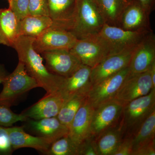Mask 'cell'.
<instances>
[{
  "instance_id": "1",
  "label": "cell",
  "mask_w": 155,
  "mask_h": 155,
  "mask_svg": "<svg viewBox=\"0 0 155 155\" xmlns=\"http://www.w3.org/2000/svg\"><path fill=\"white\" fill-rule=\"evenodd\" d=\"M35 38L19 36L13 48L18 54L19 61L22 62L27 73L36 80L40 87L47 93L57 92L61 89L65 78L50 72L43 63V59L34 48Z\"/></svg>"
},
{
  "instance_id": "2",
  "label": "cell",
  "mask_w": 155,
  "mask_h": 155,
  "mask_svg": "<svg viewBox=\"0 0 155 155\" xmlns=\"http://www.w3.org/2000/svg\"><path fill=\"white\" fill-rule=\"evenodd\" d=\"M155 110V90L123 106L120 123L124 138L132 137L152 113Z\"/></svg>"
},
{
  "instance_id": "3",
  "label": "cell",
  "mask_w": 155,
  "mask_h": 155,
  "mask_svg": "<svg viewBox=\"0 0 155 155\" xmlns=\"http://www.w3.org/2000/svg\"><path fill=\"white\" fill-rule=\"evenodd\" d=\"M104 24L94 0H77L75 22L70 32L77 39L99 34Z\"/></svg>"
},
{
  "instance_id": "4",
  "label": "cell",
  "mask_w": 155,
  "mask_h": 155,
  "mask_svg": "<svg viewBox=\"0 0 155 155\" xmlns=\"http://www.w3.org/2000/svg\"><path fill=\"white\" fill-rule=\"evenodd\" d=\"M2 84L0 103L10 107L26 93L40 87L37 81L27 73L24 64L19 61L14 71L7 75Z\"/></svg>"
},
{
  "instance_id": "5",
  "label": "cell",
  "mask_w": 155,
  "mask_h": 155,
  "mask_svg": "<svg viewBox=\"0 0 155 155\" xmlns=\"http://www.w3.org/2000/svg\"><path fill=\"white\" fill-rule=\"evenodd\" d=\"M70 51L84 65L92 68L110 55V51L107 41L99 35L78 39Z\"/></svg>"
},
{
  "instance_id": "6",
  "label": "cell",
  "mask_w": 155,
  "mask_h": 155,
  "mask_svg": "<svg viewBox=\"0 0 155 155\" xmlns=\"http://www.w3.org/2000/svg\"><path fill=\"white\" fill-rule=\"evenodd\" d=\"M151 30H127L105 23L99 35L107 43L110 51V55H111L135 48Z\"/></svg>"
},
{
  "instance_id": "7",
  "label": "cell",
  "mask_w": 155,
  "mask_h": 155,
  "mask_svg": "<svg viewBox=\"0 0 155 155\" xmlns=\"http://www.w3.org/2000/svg\"><path fill=\"white\" fill-rule=\"evenodd\" d=\"M123 108V105L114 100L94 108L90 136L95 137L103 131L119 124Z\"/></svg>"
},
{
  "instance_id": "8",
  "label": "cell",
  "mask_w": 155,
  "mask_h": 155,
  "mask_svg": "<svg viewBox=\"0 0 155 155\" xmlns=\"http://www.w3.org/2000/svg\"><path fill=\"white\" fill-rule=\"evenodd\" d=\"M152 89L150 69L142 73L128 74L114 100L124 106L133 100L148 94Z\"/></svg>"
},
{
  "instance_id": "9",
  "label": "cell",
  "mask_w": 155,
  "mask_h": 155,
  "mask_svg": "<svg viewBox=\"0 0 155 155\" xmlns=\"http://www.w3.org/2000/svg\"><path fill=\"white\" fill-rule=\"evenodd\" d=\"M129 74L128 67L92 86L87 100L94 108L115 99L116 94Z\"/></svg>"
},
{
  "instance_id": "10",
  "label": "cell",
  "mask_w": 155,
  "mask_h": 155,
  "mask_svg": "<svg viewBox=\"0 0 155 155\" xmlns=\"http://www.w3.org/2000/svg\"><path fill=\"white\" fill-rule=\"evenodd\" d=\"M77 40L70 31L51 27L35 38L33 46L39 54L56 50H70Z\"/></svg>"
},
{
  "instance_id": "11",
  "label": "cell",
  "mask_w": 155,
  "mask_h": 155,
  "mask_svg": "<svg viewBox=\"0 0 155 155\" xmlns=\"http://www.w3.org/2000/svg\"><path fill=\"white\" fill-rule=\"evenodd\" d=\"M41 54L48 71L65 78L70 77L83 65L69 50H56Z\"/></svg>"
},
{
  "instance_id": "12",
  "label": "cell",
  "mask_w": 155,
  "mask_h": 155,
  "mask_svg": "<svg viewBox=\"0 0 155 155\" xmlns=\"http://www.w3.org/2000/svg\"><path fill=\"white\" fill-rule=\"evenodd\" d=\"M135 47L110 55L95 67L91 68V80L92 86L128 67Z\"/></svg>"
},
{
  "instance_id": "13",
  "label": "cell",
  "mask_w": 155,
  "mask_h": 155,
  "mask_svg": "<svg viewBox=\"0 0 155 155\" xmlns=\"http://www.w3.org/2000/svg\"><path fill=\"white\" fill-rule=\"evenodd\" d=\"M155 62V36L151 30L137 45L128 68L129 75L139 74L150 69Z\"/></svg>"
},
{
  "instance_id": "14",
  "label": "cell",
  "mask_w": 155,
  "mask_h": 155,
  "mask_svg": "<svg viewBox=\"0 0 155 155\" xmlns=\"http://www.w3.org/2000/svg\"><path fill=\"white\" fill-rule=\"evenodd\" d=\"M52 28L71 31L76 13L77 0H47Z\"/></svg>"
},
{
  "instance_id": "15",
  "label": "cell",
  "mask_w": 155,
  "mask_h": 155,
  "mask_svg": "<svg viewBox=\"0 0 155 155\" xmlns=\"http://www.w3.org/2000/svg\"><path fill=\"white\" fill-rule=\"evenodd\" d=\"M24 122L22 126L25 131L47 138L53 143L69 134V127L61 123L57 116L38 120L28 118Z\"/></svg>"
},
{
  "instance_id": "16",
  "label": "cell",
  "mask_w": 155,
  "mask_h": 155,
  "mask_svg": "<svg viewBox=\"0 0 155 155\" xmlns=\"http://www.w3.org/2000/svg\"><path fill=\"white\" fill-rule=\"evenodd\" d=\"M91 68L82 65L70 77L65 78L62 87L58 92L66 101L75 96H87L91 88Z\"/></svg>"
},
{
  "instance_id": "17",
  "label": "cell",
  "mask_w": 155,
  "mask_h": 155,
  "mask_svg": "<svg viewBox=\"0 0 155 155\" xmlns=\"http://www.w3.org/2000/svg\"><path fill=\"white\" fill-rule=\"evenodd\" d=\"M150 14L136 1L127 3L120 18L119 27L133 31H149Z\"/></svg>"
},
{
  "instance_id": "18",
  "label": "cell",
  "mask_w": 155,
  "mask_h": 155,
  "mask_svg": "<svg viewBox=\"0 0 155 155\" xmlns=\"http://www.w3.org/2000/svg\"><path fill=\"white\" fill-rule=\"evenodd\" d=\"M64 103V99L57 92L47 93L21 114L29 119L38 120L58 116Z\"/></svg>"
},
{
  "instance_id": "19",
  "label": "cell",
  "mask_w": 155,
  "mask_h": 155,
  "mask_svg": "<svg viewBox=\"0 0 155 155\" xmlns=\"http://www.w3.org/2000/svg\"><path fill=\"white\" fill-rule=\"evenodd\" d=\"M6 129L14 151L22 148H31L45 154L53 143L47 138L28 133L22 126L6 127Z\"/></svg>"
},
{
  "instance_id": "20",
  "label": "cell",
  "mask_w": 155,
  "mask_h": 155,
  "mask_svg": "<svg viewBox=\"0 0 155 155\" xmlns=\"http://www.w3.org/2000/svg\"><path fill=\"white\" fill-rule=\"evenodd\" d=\"M94 108L87 98L75 114L69 127V135L80 143L90 136V129Z\"/></svg>"
},
{
  "instance_id": "21",
  "label": "cell",
  "mask_w": 155,
  "mask_h": 155,
  "mask_svg": "<svg viewBox=\"0 0 155 155\" xmlns=\"http://www.w3.org/2000/svg\"><path fill=\"white\" fill-rule=\"evenodd\" d=\"M124 131L121 123L103 131L93 137L97 155H112L124 138Z\"/></svg>"
},
{
  "instance_id": "22",
  "label": "cell",
  "mask_w": 155,
  "mask_h": 155,
  "mask_svg": "<svg viewBox=\"0 0 155 155\" xmlns=\"http://www.w3.org/2000/svg\"><path fill=\"white\" fill-rule=\"evenodd\" d=\"M19 22L10 8L0 9V44L13 47L19 36Z\"/></svg>"
},
{
  "instance_id": "23",
  "label": "cell",
  "mask_w": 155,
  "mask_h": 155,
  "mask_svg": "<svg viewBox=\"0 0 155 155\" xmlns=\"http://www.w3.org/2000/svg\"><path fill=\"white\" fill-rule=\"evenodd\" d=\"M53 26L49 16L27 15L20 20L19 36L36 38Z\"/></svg>"
},
{
  "instance_id": "24",
  "label": "cell",
  "mask_w": 155,
  "mask_h": 155,
  "mask_svg": "<svg viewBox=\"0 0 155 155\" xmlns=\"http://www.w3.org/2000/svg\"><path fill=\"white\" fill-rule=\"evenodd\" d=\"M105 24L119 27L127 2L125 0H94Z\"/></svg>"
},
{
  "instance_id": "25",
  "label": "cell",
  "mask_w": 155,
  "mask_h": 155,
  "mask_svg": "<svg viewBox=\"0 0 155 155\" xmlns=\"http://www.w3.org/2000/svg\"><path fill=\"white\" fill-rule=\"evenodd\" d=\"M154 141H155V110L147 118L132 137L133 152Z\"/></svg>"
},
{
  "instance_id": "26",
  "label": "cell",
  "mask_w": 155,
  "mask_h": 155,
  "mask_svg": "<svg viewBox=\"0 0 155 155\" xmlns=\"http://www.w3.org/2000/svg\"><path fill=\"white\" fill-rule=\"evenodd\" d=\"M87 97V96H75L65 101L57 116L59 121L69 128L75 114Z\"/></svg>"
},
{
  "instance_id": "27",
  "label": "cell",
  "mask_w": 155,
  "mask_h": 155,
  "mask_svg": "<svg viewBox=\"0 0 155 155\" xmlns=\"http://www.w3.org/2000/svg\"><path fill=\"white\" fill-rule=\"evenodd\" d=\"M79 146L68 134L54 142L45 155H79Z\"/></svg>"
},
{
  "instance_id": "28",
  "label": "cell",
  "mask_w": 155,
  "mask_h": 155,
  "mask_svg": "<svg viewBox=\"0 0 155 155\" xmlns=\"http://www.w3.org/2000/svg\"><path fill=\"white\" fill-rule=\"evenodd\" d=\"M28 118L21 114H15L11 107L0 103V126L10 127L18 122H24Z\"/></svg>"
},
{
  "instance_id": "29",
  "label": "cell",
  "mask_w": 155,
  "mask_h": 155,
  "mask_svg": "<svg viewBox=\"0 0 155 155\" xmlns=\"http://www.w3.org/2000/svg\"><path fill=\"white\" fill-rule=\"evenodd\" d=\"M28 14L32 16H49L47 0H29Z\"/></svg>"
},
{
  "instance_id": "30",
  "label": "cell",
  "mask_w": 155,
  "mask_h": 155,
  "mask_svg": "<svg viewBox=\"0 0 155 155\" xmlns=\"http://www.w3.org/2000/svg\"><path fill=\"white\" fill-rule=\"evenodd\" d=\"M9 8L19 20L28 15L29 0H9Z\"/></svg>"
},
{
  "instance_id": "31",
  "label": "cell",
  "mask_w": 155,
  "mask_h": 155,
  "mask_svg": "<svg viewBox=\"0 0 155 155\" xmlns=\"http://www.w3.org/2000/svg\"><path fill=\"white\" fill-rule=\"evenodd\" d=\"M14 151L6 127L0 126V155H11Z\"/></svg>"
},
{
  "instance_id": "32",
  "label": "cell",
  "mask_w": 155,
  "mask_h": 155,
  "mask_svg": "<svg viewBox=\"0 0 155 155\" xmlns=\"http://www.w3.org/2000/svg\"><path fill=\"white\" fill-rule=\"evenodd\" d=\"M132 137H124L112 155H132Z\"/></svg>"
},
{
  "instance_id": "33",
  "label": "cell",
  "mask_w": 155,
  "mask_h": 155,
  "mask_svg": "<svg viewBox=\"0 0 155 155\" xmlns=\"http://www.w3.org/2000/svg\"><path fill=\"white\" fill-rule=\"evenodd\" d=\"M79 155H97L92 137L89 136L81 143Z\"/></svg>"
},
{
  "instance_id": "34",
  "label": "cell",
  "mask_w": 155,
  "mask_h": 155,
  "mask_svg": "<svg viewBox=\"0 0 155 155\" xmlns=\"http://www.w3.org/2000/svg\"><path fill=\"white\" fill-rule=\"evenodd\" d=\"M132 155H155V141L134 151Z\"/></svg>"
},
{
  "instance_id": "35",
  "label": "cell",
  "mask_w": 155,
  "mask_h": 155,
  "mask_svg": "<svg viewBox=\"0 0 155 155\" xmlns=\"http://www.w3.org/2000/svg\"><path fill=\"white\" fill-rule=\"evenodd\" d=\"M139 3L150 14L154 8L155 0H134Z\"/></svg>"
},
{
  "instance_id": "36",
  "label": "cell",
  "mask_w": 155,
  "mask_h": 155,
  "mask_svg": "<svg viewBox=\"0 0 155 155\" xmlns=\"http://www.w3.org/2000/svg\"><path fill=\"white\" fill-rule=\"evenodd\" d=\"M8 74V73L6 70L5 66L2 64H0V84H2Z\"/></svg>"
},
{
  "instance_id": "37",
  "label": "cell",
  "mask_w": 155,
  "mask_h": 155,
  "mask_svg": "<svg viewBox=\"0 0 155 155\" xmlns=\"http://www.w3.org/2000/svg\"><path fill=\"white\" fill-rule=\"evenodd\" d=\"M150 72L152 83L153 89L155 90V62L150 68Z\"/></svg>"
},
{
  "instance_id": "38",
  "label": "cell",
  "mask_w": 155,
  "mask_h": 155,
  "mask_svg": "<svg viewBox=\"0 0 155 155\" xmlns=\"http://www.w3.org/2000/svg\"><path fill=\"white\" fill-rule=\"evenodd\" d=\"M125 1H126L127 2H130V1H132V0H125Z\"/></svg>"
},
{
  "instance_id": "39",
  "label": "cell",
  "mask_w": 155,
  "mask_h": 155,
  "mask_svg": "<svg viewBox=\"0 0 155 155\" xmlns=\"http://www.w3.org/2000/svg\"><path fill=\"white\" fill-rule=\"evenodd\" d=\"M8 2H9V0H8Z\"/></svg>"
},
{
  "instance_id": "40",
  "label": "cell",
  "mask_w": 155,
  "mask_h": 155,
  "mask_svg": "<svg viewBox=\"0 0 155 155\" xmlns=\"http://www.w3.org/2000/svg\"></svg>"
}]
</instances>
